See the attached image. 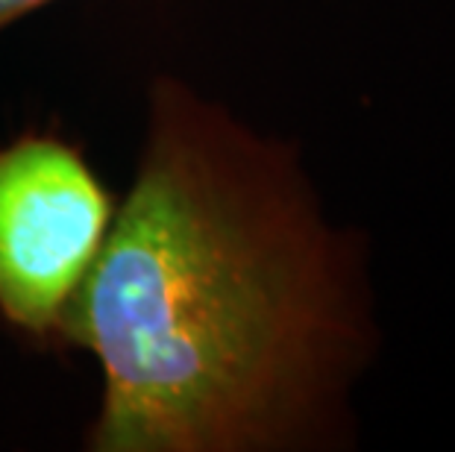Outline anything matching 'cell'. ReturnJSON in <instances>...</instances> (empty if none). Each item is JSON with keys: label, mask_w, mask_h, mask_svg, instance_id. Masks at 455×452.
<instances>
[{"label": "cell", "mask_w": 455, "mask_h": 452, "mask_svg": "<svg viewBox=\"0 0 455 452\" xmlns=\"http://www.w3.org/2000/svg\"><path fill=\"white\" fill-rule=\"evenodd\" d=\"M62 338L98 359L92 452H341L382 353L371 242L294 139L148 85L127 197Z\"/></svg>", "instance_id": "cell-1"}, {"label": "cell", "mask_w": 455, "mask_h": 452, "mask_svg": "<svg viewBox=\"0 0 455 452\" xmlns=\"http://www.w3.org/2000/svg\"><path fill=\"white\" fill-rule=\"evenodd\" d=\"M115 206L83 153L53 136L0 147V314L36 338L62 335Z\"/></svg>", "instance_id": "cell-2"}, {"label": "cell", "mask_w": 455, "mask_h": 452, "mask_svg": "<svg viewBox=\"0 0 455 452\" xmlns=\"http://www.w3.org/2000/svg\"><path fill=\"white\" fill-rule=\"evenodd\" d=\"M51 4H56V0H0V33Z\"/></svg>", "instance_id": "cell-3"}]
</instances>
